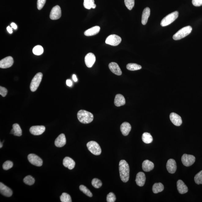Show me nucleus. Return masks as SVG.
I'll return each mask as SVG.
<instances>
[{
    "label": "nucleus",
    "instance_id": "1",
    "mask_svg": "<svg viewBox=\"0 0 202 202\" xmlns=\"http://www.w3.org/2000/svg\"><path fill=\"white\" fill-rule=\"evenodd\" d=\"M119 171L122 181L127 182L129 179V164L125 160H121L119 162Z\"/></svg>",
    "mask_w": 202,
    "mask_h": 202
},
{
    "label": "nucleus",
    "instance_id": "2",
    "mask_svg": "<svg viewBox=\"0 0 202 202\" xmlns=\"http://www.w3.org/2000/svg\"><path fill=\"white\" fill-rule=\"evenodd\" d=\"M77 117L80 122L84 124L90 123L94 119L93 114L84 110L79 111L77 113Z\"/></svg>",
    "mask_w": 202,
    "mask_h": 202
},
{
    "label": "nucleus",
    "instance_id": "3",
    "mask_svg": "<svg viewBox=\"0 0 202 202\" xmlns=\"http://www.w3.org/2000/svg\"><path fill=\"white\" fill-rule=\"evenodd\" d=\"M192 28L191 26H187L184 27L175 33L173 35V39L174 40H178L181 39L187 36L191 32Z\"/></svg>",
    "mask_w": 202,
    "mask_h": 202
},
{
    "label": "nucleus",
    "instance_id": "4",
    "mask_svg": "<svg viewBox=\"0 0 202 202\" xmlns=\"http://www.w3.org/2000/svg\"><path fill=\"white\" fill-rule=\"evenodd\" d=\"M178 11H175L170 13L162 20L161 23V26L163 27L168 26L174 21L178 18Z\"/></svg>",
    "mask_w": 202,
    "mask_h": 202
},
{
    "label": "nucleus",
    "instance_id": "5",
    "mask_svg": "<svg viewBox=\"0 0 202 202\" xmlns=\"http://www.w3.org/2000/svg\"><path fill=\"white\" fill-rule=\"evenodd\" d=\"M87 146L89 151L95 155H99L102 152V150L100 145L96 141H89L87 143Z\"/></svg>",
    "mask_w": 202,
    "mask_h": 202
},
{
    "label": "nucleus",
    "instance_id": "6",
    "mask_svg": "<svg viewBox=\"0 0 202 202\" xmlns=\"http://www.w3.org/2000/svg\"><path fill=\"white\" fill-rule=\"evenodd\" d=\"M43 74L42 73H37L33 77L30 85V89L32 92H35L38 89L41 82Z\"/></svg>",
    "mask_w": 202,
    "mask_h": 202
},
{
    "label": "nucleus",
    "instance_id": "7",
    "mask_svg": "<svg viewBox=\"0 0 202 202\" xmlns=\"http://www.w3.org/2000/svg\"><path fill=\"white\" fill-rule=\"evenodd\" d=\"M122 39L120 36L116 35H111L106 40V43L112 46H116L121 43Z\"/></svg>",
    "mask_w": 202,
    "mask_h": 202
},
{
    "label": "nucleus",
    "instance_id": "8",
    "mask_svg": "<svg viewBox=\"0 0 202 202\" xmlns=\"http://www.w3.org/2000/svg\"><path fill=\"white\" fill-rule=\"evenodd\" d=\"M181 161L183 164L186 166H189L194 164L195 158L193 155L184 154L181 157Z\"/></svg>",
    "mask_w": 202,
    "mask_h": 202
},
{
    "label": "nucleus",
    "instance_id": "9",
    "mask_svg": "<svg viewBox=\"0 0 202 202\" xmlns=\"http://www.w3.org/2000/svg\"><path fill=\"white\" fill-rule=\"evenodd\" d=\"M28 159L31 164L35 166H40L43 164V160L38 156L34 154L28 155Z\"/></svg>",
    "mask_w": 202,
    "mask_h": 202
},
{
    "label": "nucleus",
    "instance_id": "10",
    "mask_svg": "<svg viewBox=\"0 0 202 202\" xmlns=\"http://www.w3.org/2000/svg\"><path fill=\"white\" fill-rule=\"evenodd\" d=\"M62 16V11L60 6H56L54 7L50 11V18L53 20L59 19Z\"/></svg>",
    "mask_w": 202,
    "mask_h": 202
},
{
    "label": "nucleus",
    "instance_id": "11",
    "mask_svg": "<svg viewBox=\"0 0 202 202\" xmlns=\"http://www.w3.org/2000/svg\"><path fill=\"white\" fill-rule=\"evenodd\" d=\"M13 60L12 57L8 56L5 58L0 61V67L2 69H6L12 66Z\"/></svg>",
    "mask_w": 202,
    "mask_h": 202
},
{
    "label": "nucleus",
    "instance_id": "12",
    "mask_svg": "<svg viewBox=\"0 0 202 202\" xmlns=\"http://www.w3.org/2000/svg\"><path fill=\"white\" fill-rule=\"evenodd\" d=\"M45 130L44 126H33L30 128V132L33 135L38 136L43 134Z\"/></svg>",
    "mask_w": 202,
    "mask_h": 202
},
{
    "label": "nucleus",
    "instance_id": "13",
    "mask_svg": "<svg viewBox=\"0 0 202 202\" xmlns=\"http://www.w3.org/2000/svg\"><path fill=\"white\" fill-rule=\"evenodd\" d=\"M95 56L92 53H89L86 55L85 58V62L87 66L91 68L94 65L95 62Z\"/></svg>",
    "mask_w": 202,
    "mask_h": 202
},
{
    "label": "nucleus",
    "instance_id": "14",
    "mask_svg": "<svg viewBox=\"0 0 202 202\" xmlns=\"http://www.w3.org/2000/svg\"><path fill=\"white\" fill-rule=\"evenodd\" d=\"M166 169L171 174H174L177 170L176 161L173 159H170L167 161L166 165Z\"/></svg>",
    "mask_w": 202,
    "mask_h": 202
},
{
    "label": "nucleus",
    "instance_id": "15",
    "mask_svg": "<svg viewBox=\"0 0 202 202\" xmlns=\"http://www.w3.org/2000/svg\"><path fill=\"white\" fill-rule=\"evenodd\" d=\"M170 118L171 122L175 125L179 126L182 123L181 117L175 113H171L170 114Z\"/></svg>",
    "mask_w": 202,
    "mask_h": 202
},
{
    "label": "nucleus",
    "instance_id": "16",
    "mask_svg": "<svg viewBox=\"0 0 202 202\" xmlns=\"http://www.w3.org/2000/svg\"><path fill=\"white\" fill-rule=\"evenodd\" d=\"M0 193L1 194L8 197L11 196L13 195V191L11 189L2 182L0 183Z\"/></svg>",
    "mask_w": 202,
    "mask_h": 202
},
{
    "label": "nucleus",
    "instance_id": "17",
    "mask_svg": "<svg viewBox=\"0 0 202 202\" xmlns=\"http://www.w3.org/2000/svg\"><path fill=\"white\" fill-rule=\"evenodd\" d=\"M146 176L144 173L140 172L136 175V184L139 186H144L146 181Z\"/></svg>",
    "mask_w": 202,
    "mask_h": 202
},
{
    "label": "nucleus",
    "instance_id": "18",
    "mask_svg": "<svg viewBox=\"0 0 202 202\" xmlns=\"http://www.w3.org/2000/svg\"><path fill=\"white\" fill-rule=\"evenodd\" d=\"M109 69L113 73L118 76L122 75V71L117 63L115 62H111L109 64Z\"/></svg>",
    "mask_w": 202,
    "mask_h": 202
},
{
    "label": "nucleus",
    "instance_id": "19",
    "mask_svg": "<svg viewBox=\"0 0 202 202\" xmlns=\"http://www.w3.org/2000/svg\"><path fill=\"white\" fill-rule=\"evenodd\" d=\"M66 142L65 135L61 134L55 139V145L57 147H62L66 144Z\"/></svg>",
    "mask_w": 202,
    "mask_h": 202
},
{
    "label": "nucleus",
    "instance_id": "20",
    "mask_svg": "<svg viewBox=\"0 0 202 202\" xmlns=\"http://www.w3.org/2000/svg\"><path fill=\"white\" fill-rule=\"evenodd\" d=\"M177 186L178 193L181 194H185L188 192V189L187 186L181 180H178L177 182Z\"/></svg>",
    "mask_w": 202,
    "mask_h": 202
},
{
    "label": "nucleus",
    "instance_id": "21",
    "mask_svg": "<svg viewBox=\"0 0 202 202\" xmlns=\"http://www.w3.org/2000/svg\"><path fill=\"white\" fill-rule=\"evenodd\" d=\"M63 165L65 167L68 168L69 169L72 170L75 167V163L71 158L65 157L63 160Z\"/></svg>",
    "mask_w": 202,
    "mask_h": 202
},
{
    "label": "nucleus",
    "instance_id": "22",
    "mask_svg": "<svg viewBox=\"0 0 202 202\" xmlns=\"http://www.w3.org/2000/svg\"><path fill=\"white\" fill-rule=\"evenodd\" d=\"M131 125L127 122H124L121 125L120 129L121 133L124 136L129 135L131 130Z\"/></svg>",
    "mask_w": 202,
    "mask_h": 202
},
{
    "label": "nucleus",
    "instance_id": "23",
    "mask_svg": "<svg viewBox=\"0 0 202 202\" xmlns=\"http://www.w3.org/2000/svg\"><path fill=\"white\" fill-rule=\"evenodd\" d=\"M114 104L117 107H120L125 105V100L124 96L121 94H117L114 99Z\"/></svg>",
    "mask_w": 202,
    "mask_h": 202
},
{
    "label": "nucleus",
    "instance_id": "24",
    "mask_svg": "<svg viewBox=\"0 0 202 202\" xmlns=\"http://www.w3.org/2000/svg\"><path fill=\"white\" fill-rule=\"evenodd\" d=\"M154 165L152 162L146 160L142 163V169L146 172L150 171L154 169Z\"/></svg>",
    "mask_w": 202,
    "mask_h": 202
},
{
    "label": "nucleus",
    "instance_id": "25",
    "mask_svg": "<svg viewBox=\"0 0 202 202\" xmlns=\"http://www.w3.org/2000/svg\"><path fill=\"white\" fill-rule=\"evenodd\" d=\"M100 29V27L99 26H94L86 30L85 32H84V35L88 36H93V35H95L98 33Z\"/></svg>",
    "mask_w": 202,
    "mask_h": 202
},
{
    "label": "nucleus",
    "instance_id": "26",
    "mask_svg": "<svg viewBox=\"0 0 202 202\" xmlns=\"http://www.w3.org/2000/svg\"><path fill=\"white\" fill-rule=\"evenodd\" d=\"M150 15V9L149 8H146L144 9L142 13L141 23L143 25H145L146 24Z\"/></svg>",
    "mask_w": 202,
    "mask_h": 202
},
{
    "label": "nucleus",
    "instance_id": "27",
    "mask_svg": "<svg viewBox=\"0 0 202 202\" xmlns=\"http://www.w3.org/2000/svg\"><path fill=\"white\" fill-rule=\"evenodd\" d=\"M164 189V185L161 183H155L152 187V191L155 193H160Z\"/></svg>",
    "mask_w": 202,
    "mask_h": 202
},
{
    "label": "nucleus",
    "instance_id": "28",
    "mask_svg": "<svg viewBox=\"0 0 202 202\" xmlns=\"http://www.w3.org/2000/svg\"><path fill=\"white\" fill-rule=\"evenodd\" d=\"M84 6L86 9H88L91 8L95 9L96 6L94 3V0H84Z\"/></svg>",
    "mask_w": 202,
    "mask_h": 202
},
{
    "label": "nucleus",
    "instance_id": "29",
    "mask_svg": "<svg viewBox=\"0 0 202 202\" xmlns=\"http://www.w3.org/2000/svg\"><path fill=\"white\" fill-rule=\"evenodd\" d=\"M142 140L146 144H149L152 142L153 139L152 136L149 133L146 132L143 134Z\"/></svg>",
    "mask_w": 202,
    "mask_h": 202
},
{
    "label": "nucleus",
    "instance_id": "30",
    "mask_svg": "<svg viewBox=\"0 0 202 202\" xmlns=\"http://www.w3.org/2000/svg\"><path fill=\"white\" fill-rule=\"evenodd\" d=\"M142 67L140 65L136 63H129L127 65L128 70L131 71L137 70L141 69Z\"/></svg>",
    "mask_w": 202,
    "mask_h": 202
},
{
    "label": "nucleus",
    "instance_id": "31",
    "mask_svg": "<svg viewBox=\"0 0 202 202\" xmlns=\"http://www.w3.org/2000/svg\"><path fill=\"white\" fill-rule=\"evenodd\" d=\"M43 48L40 45H37L34 47L33 49V53L35 55H40L43 53Z\"/></svg>",
    "mask_w": 202,
    "mask_h": 202
},
{
    "label": "nucleus",
    "instance_id": "32",
    "mask_svg": "<svg viewBox=\"0 0 202 202\" xmlns=\"http://www.w3.org/2000/svg\"><path fill=\"white\" fill-rule=\"evenodd\" d=\"M13 129H14V136H21L22 135V130L19 124H15L13 125Z\"/></svg>",
    "mask_w": 202,
    "mask_h": 202
},
{
    "label": "nucleus",
    "instance_id": "33",
    "mask_svg": "<svg viewBox=\"0 0 202 202\" xmlns=\"http://www.w3.org/2000/svg\"><path fill=\"white\" fill-rule=\"evenodd\" d=\"M23 181L25 184L28 185H32L35 183V178L31 176H28L23 179Z\"/></svg>",
    "mask_w": 202,
    "mask_h": 202
},
{
    "label": "nucleus",
    "instance_id": "34",
    "mask_svg": "<svg viewBox=\"0 0 202 202\" xmlns=\"http://www.w3.org/2000/svg\"><path fill=\"white\" fill-rule=\"evenodd\" d=\"M60 200L62 202H72L70 195L66 193H63L60 196Z\"/></svg>",
    "mask_w": 202,
    "mask_h": 202
},
{
    "label": "nucleus",
    "instance_id": "35",
    "mask_svg": "<svg viewBox=\"0 0 202 202\" xmlns=\"http://www.w3.org/2000/svg\"><path fill=\"white\" fill-rule=\"evenodd\" d=\"M80 189L81 191L87 195V196L92 197V194L91 191L88 189L86 187L84 186L83 185H81L80 186Z\"/></svg>",
    "mask_w": 202,
    "mask_h": 202
},
{
    "label": "nucleus",
    "instance_id": "36",
    "mask_svg": "<svg viewBox=\"0 0 202 202\" xmlns=\"http://www.w3.org/2000/svg\"><path fill=\"white\" fill-rule=\"evenodd\" d=\"M92 183L94 187L98 189L100 188L102 185V182L100 180L97 178H94L92 179Z\"/></svg>",
    "mask_w": 202,
    "mask_h": 202
},
{
    "label": "nucleus",
    "instance_id": "37",
    "mask_svg": "<svg viewBox=\"0 0 202 202\" xmlns=\"http://www.w3.org/2000/svg\"><path fill=\"white\" fill-rule=\"evenodd\" d=\"M194 181L197 184H202V170L195 175L194 177Z\"/></svg>",
    "mask_w": 202,
    "mask_h": 202
},
{
    "label": "nucleus",
    "instance_id": "38",
    "mask_svg": "<svg viewBox=\"0 0 202 202\" xmlns=\"http://www.w3.org/2000/svg\"><path fill=\"white\" fill-rule=\"evenodd\" d=\"M124 3L127 8L131 10L134 6V0H124Z\"/></svg>",
    "mask_w": 202,
    "mask_h": 202
},
{
    "label": "nucleus",
    "instance_id": "39",
    "mask_svg": "<svg viewBox=\"0 0 202 202\" xmlns=\"http://www.w3.org/2000/svg\"><path fill=\"white\" fill-rule=\"evenodd\" d=\"M13 166V163L12 162L9 161H7L3 163V164L2 167L3 169L5 170H7L11 169L12 168Z\"/></svg>",
    "mask_w": 202,
    "mask_h": 202
},
{
    "label": "nucleus",
    "instance_id": "40",
    "mask_svg": "<svg viewBox=\"0 0 202 202\" xmlns=\"http://www.w3.org/2000/svg\"><path fill=\"white\" fill-rule=\"evenodd\" d=\"M107 202H114L116 200L115 195L113 193H110L107 196Z\"/></svg>",
    "mask_w": 202,
    "mask_h": 202
},
{
    "label": "nucleus",
    "instance_id": "41",
    "mask_svg": "<svg viewBox=\"0 0 202 202\" xmlns=\"http://www.w3.org/2000/svg\"><path fill=\"white\" fill-rule=\"evenodd\" d=\"M46 0H38L37 8L39 10H41L46 3Z\"/></svg>",
    "mask_w": 202,
    "mask_h": 202
},
{
    "label": "nucleus",
    "instance_id": "42",
    "mask_svg": "<svg viewBox=\"0 0 202 202\" xmlns=\"http://www.w3.org/2000/svg\"><path fill=\"white\" fill-rule=\"evenodd\" d=\"M8 93V91L6 88L0 87V94L3 97H6Z\"/></svg>",
    "mask_w": 202,
    "mask_h": 202
},
{
    "label": "nucleus",
    "instance_id": "43",
    "mask_svg": "<svg viewBox=\"0 0 202 202\" xmlns=\"http://www.w3.org/2000/svg\"><path fill=\"white\" fill-rule=\"evenodd\" d=\"M192 3L195 6H202V0H192Z\"/></svg>",
    "mask_w": 202,
    "mask_h": 202
},
{
    "label": "nucleus",
    "instance_id": "44",
    "mask_svg": "<svg viewBox=\"0 0 202 202\" xmlns=\"http://www.w3.org/2000/svg\"><path fill=\"white\" fill-rule=\"evenodd\" d=\"M66 84L69 87L72 86V82L70 80H66Z\"/></svg>",
    "mask_w": 202,
    "mask_h": 202
},
{
    "label": "nucleus",
    "instance_id": "45",
    "mask_svg": "<svg viewBox=\"0 0 202 202\" xmlns=\"http://www.w3.org/2000/svg\"><path fill=\"white\" fill-rule=\"evenodd\" d=\"M7 30L8 32L10 34H12L13 32L12 29V28H10L9 26H8L7 28Z\"/></svg>",
    "mask_w": 202,
    "mask_h": 202
},
{
    "label": "nucleus",
    "instance_id": "46",
    "mask_svg": "<svg viewBox=\"0 0 202 202\" xmlns=\"http://www.w3.org/2000/svg\"><path fill=\"white\" fill-rule=\"evenodd\" d=\"M11 26L12 27V28L14 29H17V25L14 23H12L11 24Z\"/></svg>",
    "mask_w": 202,
    "mask_h": 202
},
{
    "label": "nucleus",
    "instance_id": "47",
    "mask_svg": "<svg viewBox=\"0 0 202 202\" xmlns=\"http://www.w3.org/2000/svg\"><path fill=\"white\" fill-rule=\"evenodd\" d=\"M73 77V79L74 81H75V82H76L77 81V78L76 75H75V74H73V77Z\"/></svg>",
    "mask_w": 202,
    "mask_h": 202
},
{
    "label": "nucleus",
    "instance_id": "48",
    "mask_svg": "<svg viewBox=\"0 0 202 202\" xmlns=\"http://www.w3.org/2000/svg\"><path fill=\"white\" fill-rule=\"evenodd\" d=\"M14 133H15L14 129H11V134H14Z\"/></svg>",
    "mask_w": 202,
    "mask_h": 202
},
{
    "label": "nucleus",
    "instance_id": "49",
    "mask_svg": "<svg viewBox=\"0 0 202 202\" xmlns=\"http://www.w3.org/2000/svg\"><path fill=\"white\" fill-rule=\"evenodd\" d=\"M0 145H1V146H0V148H1L2 147V143L1 142V144H0Z\"/></svg>",
    "mask_w": 202,
    "mask_h": 202
}]
</instances>
